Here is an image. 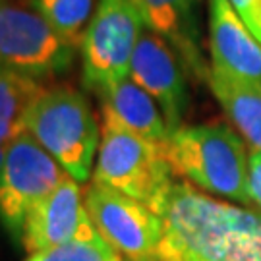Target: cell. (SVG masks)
<instances>
[{"mask_svg": "<svg viewBox=\"0 0 261 261\" xmlns=\"http://www.w3.org/2000/svg\"><path fill=\"white\" fill-rule=\"evenodd\" d=\"M157 215L163 221L159 261H261V213L174 182Z\"/></svg>", "mask_w": 261, "mask_h": 261, "instance_id": "cell-1", "label": "cell"}, {"mask_svg": "<svg viewBox=\"0 0 261 261\" xmlns=\"http://www.w3.org/2000/svg\"><path fill=\"white\" fill-rule=\"evenodd\" d=\"M172 172L209 194L238 203H253L250 155L228 126H180L165 143Z\"/></svg>", "mask_w": 261, "mask_h": 261, "instance_id": "cell-2", "label": "cell"}, {"mask_svg": "<svg viewBox=\"0 0 261 261\" xmlns=\"http://www.w3.org/2000/svg\"><path fill=\"white\" fill-rule=\"evenodd\" d=\"M25 130L80 184L93 174L101 130L82 91L70 85L43 87L25 116Z\"/></svg>", "mask_w": 261, "mask_h": 261, "instance_id": "cell-3", "label": "cell"}, {"mask_svg": "<svg viewBox=\"0 0 261 261\" xmlns=\"http://www.w3.org/2000/svg\"><path fill=\"white\" fill-rule=\"evenodd\" d=\"M172 174L165 145L103 124L91 174L93 184L134 197L157 213L174 184Z\"/></svg>", "mask_w": 261, "mask_h": 261, "instance_id": "cell-4", "label": "cell"}, {"mask_svg": "<svg viewBox=\"0 0 261 261\" xmlns=\"http://www.w3.org/2000/svg\"><path fill=\"white\" fill-rule=\"evenodd\" d=\"M66 176L50 153L28 130L19 132L0 153V224L19 246L28 215Z\"/></svg>", "mask_w": 261, "mask_h": 261, "instance_id": "cell-5", "label": "cell"}, {"mask_svg": "<svg viewBox=\"0 0 261 261\" xmlns=\"http://www.w3.org/2000/svg\"><path fill=\"white\" fill-rule=\"evenodd\" d=\"M74 53L29 2L0 0V68L43 82L66 72Z\"/></svg>", "mask_w": 261, "mask_h": 261, "instance_id": "cell-6", "label": "cell"}, {"mask_svg": "<svg viewBox=\"0 0 261 261\" xmlns=\"http://www.w3.org/2000/svg\"><path fill=\"white\" fill-rule=\"evenodd\" d=\"M145 29L132 0H99L82 41L84 85L97 93L130 77V64Z\"/></svg>", "mask_w": 261, "mask_h": 261, "instance_id": "cell-7", "label": "cell"}, {"mask_svg": "<svg viewBox=\"0 0 261 261\" xmlns=\"http://www.w3.org/2000/svg\"><path fill=\"white\" fill-rule=\"evenodd\" d=\"M85 209L97 234L124 261H159L163 221L151 207L116 190L89 184Z\"/></svg>", "mask_w": 261, "mask_h": 261, "instance_id": "cell-8", "label": "cell"}, {"mask_svg": "<svg viewBox=\"0 0 261 261\" xmlns=\"http://www.w3.org/2000/svg\"><path fill=\"white\" fill-rule=\"evenodd\" d=\"M99 234L85 209L82 184L66 176L58 186L43 197L28 215L19 248L29 255L47 252L77 240H91Z\"/></svg>", "mask_w": 261, "mask_h": 261, "instance_id": "cell-9", "label": "cell"}, {"mask_svg": "<svg viewBox=\"0 0 261 261\" xmlns=\"http://www.w3.org/2000/svg\"><path fill=\"white\" fill-rule=\"evenodd\" d=\"M130 77L155 99L170 134L178 130L188 109V87L180 55L167 39L143 29L132 56Z\"/></svg>", "mask_w": 261, "mask_h": 261, "instance_id": "cell-10", "label": "cell"}, {"mask_svg": "<svg viewBox=\"0 0 261 261\" xmlns=\"http://www.w3.org/2000/svg\"><path fill=\"white\" fill-rule=\"evenodd\" d=\"M209 48L215 72L261 85V43L246 28L230 0H209Z\"/></svg>", "mask_w": 261, "mask_h": 261, "instance_id": "cell-11", "label": "cell"}, {"mask_svg": "<svg viewBox=\"0 0 261 261\" xmlns=\"http://www.w3.org/2000/svg\"><path fill=\"white\" fill-rule=\"evenodd\" d=\"M95 95L101 101L105 126H116L159 145L168 141L170 130L159 105L132 77L107 85Z\"/></svg>", "mask_w": 261, "mask_h": 261, "instance_id": "cell-12", "label": "cell"}, {"mask_svg": "<svg viewBox=\"0 0 261 261\" xmlns=\"http://www.w3.org/2000/svg\"><path fill=\"white\" fill-rule=\"evenodd\" d=\"M145 28L167 39L197 75L207 80L209 72L199 55L197 4L199 0H132Z\"/></svg>", "mask_w": 261, "mask_h": 261, "instance_id": "cell-13", "label": "cell"}, {"mask_svg": "<svg viewBox=\"0 0 261 261\" xmlns=\"http://www.w3.org/2000/svg\"><path fill=\"white\" fill-rule=\"evenodd\" d=\"M207 82L223 111L252 151L261 153V85L238 82L211 70Z\"/></svg>", "mask_w": 261, "mask_h": 261, "instance_id": "cell-14", "label": "cell"}, {"mask_svg": "<svg viewBox=\"0 0 261 261\" xmlns=\"http://www.w3.org/2000/svg\"><path fill=\"white\" fill-rule=\"evenodd\" d=\"M43 87L39 80L0 68V153L25 130V116Z\"/></svg>", "mask_w": 261, "mask_h": 261, "instance_id": "cell-15", "label": "cell"}, {"mask_svg": "<svg viewBox=\"0 0 261 261\" xmlns=\"http://www.w3.org/2000/svg\"><path fill=\"white\" fill-rule=\"evenodd\" d=\"M29 4L70 45L82 47L85 29L95 12V0H29Z\"/></svg>", "mask_w": 261, "mask_h": 261, "instance_id": "cell-16", "label": "cell"}, {"mask_svg": "<svg viewBox=\"0 0 261 261\" xmlns=\"http://www.w3.org/2000/svg\"><path fill=\"white\" fill-rule=\"evenodd\" d=\"M25 261H124L101 236L91 240H77L47 252L29 255Z\"/></svg>", "mask_w": 261, "mask_h": 261, "instance_id": "cell-17", "label": "cell"}, {"mask_svg": "<svg viewBox=\"0 0 261 261\" xmlns=\"http://www.w3.org/2000/svg\"><path fill=\"white\" fill-rule=\"evenodd\" d=\"M230 4L253 37L261 43V0H230Z\"/></svg>", "mask_w": 261, "mask_h": 261, "instance_id": "cell-18", "label": "cell"}, {"mask_svg": "<svg viewBox=\"0 0 261 261\" xmlns=\"http://www.w3.org/2000/svg\"><path fill=\"white\" fill-rule=\"evenodd\" d=\"M250 194L252 201L261 209V153L257 151L250 155Z\"/></svg>", "mask_w": 261, "mask_h": 261, "instance_id": "cell-19", "label": "cell"}, {"mask_svg": "<svg viewBox=\"0 0 261 261\" xmlns=\"http://www.w3.org/2000/svg\"><path fill=\"white\" fill-rule=\"evenodd\" d=\"M184 261H201V259H184Z\"/></svg>", "mask_w": 261, "mask_h": 261, "instance_id": "cell-20", "label": "cell"}]
</instances>
